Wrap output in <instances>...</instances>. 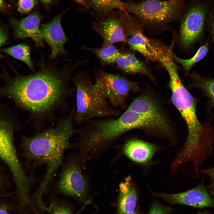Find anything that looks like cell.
Returning a JSON list of instances; mask_svg holds the SVG:
<instances>
[{
	"label": "cell",
	"mask_w": 214,
	"mask_h": 214,
	"mask_svg": "<svg viewBox=\"0 0 214 214\" xmlns=\"http://www.w3.org/2000/svg\"><path fill=\"white\" fill-rule=\"evenodd\" d=\"M0 51L24 62L32 71L34 69L30 56L29 47L25 44H20L11 47L4 48Z\"/></svg>",
	"instance_id": "7402d4cb"
},
{
	"label": "cell",
	"mask_w": 214,
	"mask_h": 214,
	"mask_svg": "<svg viewBox=\"0 0 214 214\" xmlns=\"http://www.w3.org/2000/svg\"><path fill=\"white\" fill-rule=\"evenodd\" d=\"M50 206L51 214H73L70 205L64 200L52 197Z\"/></svg>",
	"instance_id": "cb8c5ba5"
},
{
	"label": "cell",
	"mask_w": 214,
	"mask_h": 214,
	"mask_svg": "<svg viewBox=\"0 0 214 214\" xmlns=\"http://www.w3.org/2000/svg\"><path fill=\"white\" fill-rule=\"evenodd\" d=\"M94 84L97 91L112 106L125 111L129 93L139 90L136 82L100 70L96 72Z\"/></svg>",
	"instance_id": "52a82bcc"
},
{
	"label": "cell",
	"mask_w": 214,
	"mask_h": 214,
	"mask_svg": "<svg viewBox=\"0 0 214 214\" xmlns=\"http://www.w3.org/2000/svg\"><path fill=\"white\" fill-rule=\"evenodd\" d=\"M9 37V31L7 27L4 25L0 26V48L6 42Z\"/></svg>",
	"instance_id": "f1b7e54d"
},
{
	"label": "cell",
	"mask_w": 214,
	"mask_h": 214,
	"mask_svg": "<svg viewBox=\"0 0 214 214\" xmlns=\"http://www.w3.org/2000/svg\"><path fill=\"white\" fill-rule=\"evenodd\" d=\"M173 210V209L170 207L154 202L151 205L148 214H170Z\"/></svg>",
	"instance_id": "484cf974"
},
{
	"label": "cell",
	"mask_w": 214,
	"mask_h": 214,
	"mask_svg": "<svg viewBox=\"0 0 214 214\" xmlns=\"http://www.w3.org/2000/svg\"><path fill=\"white\" fill-rule=\"evenodd\" d=\"M89 121L84 128V141L91 145L109 141L134 129L155 131L159 125L158 121L154 118L127 109L116 119Z\"/></svg>",
	"instance_id": "277c9868"
},
{
	"label": "cell",
	"mask_w": 214,
	"mask_h": 214,
	"mask_svg": "<svg viewBox=\"0 0 214 214\" xmlns=\"http://www.w3.org/2000/svg\"><path fill=\"white\" fill-rule=\"evenodd\" d=\"M84 48L94 54L103 65L115 63L122 52L113 45L100 48L84 47Z\"/></svg>",
	"instance_id": "ffe728a7"
},
{
	"label": "cell",
	"mask_w": 214,
	"mask_h": 214,
	"mask_svg": "<svg viewBox=\"0 0 214 214\" xmlns=\"http://www.w3.org/2000/svg\"><path fill=\"white\" fill-rule=\"evenodd\" d=\"M120 193L118 202L119 214H125L134 211L137 200L136 191L128 177L119 186Z\"/></svg>",
	"instance_id": "ac0fdd59"
},
{
	"label": "cell",
	"mask_w": 214,
	"mask_h": 214,
	"mask_svg": "<svg viewBox=\"0 0 214 214\" xmlns=\"http://www.w3.org/2000/svg\"><path fill=\"white\" fill-rule=\"evenodd\" d=\"M184 0H144L125 3V11L133 14L143 27L158 28L178 18L183 10Z\"/></svg>",
	"instance_id": "8992f818"
},
{
	"label": "cell",
	"mask_w": 214,
	"mask_h": 214,
	"mask_svg": "<svg viewBox=\"0 0 214 214\" xmlns=\"http://www.w3.org/2000/svg\"><path fill=\"white\" fill-rule=\"evenodd\" d=\"M1 176L0 175V185H1Z\"/></svg>",
	"instance_id": "8d00e7d4"
},
{
	"label": "cell",
	"mask_w": 214,
	"mask_h": 214,
	"mask_svg": "<svg viewBox=\"0 0 214 214\" xmlns=\"http://www.w3.org/2000/svg\"><path fill=\"white\" fill-rule=\"evenodd\" d=\"M208 43H206L199 47L196 53L190 58L182 59L174 54L173 59L182 67L185 71V75H188L192 67L202 59L206 55L208 51Z\"/></svg>",
	"instance_id": "603a6c76"
},
{
	"label": "cell",
	"mask_w": 214,
	"mask_h": 214,
	"mask_svg": "<svg viewBox=\"0 0 214 214\" xmlns=\"http://www.w3.org/2000/svg\"><path fill=\"white\" fill-rule=\"evenodd\" d=\"M190 77L192 83L189 86L200 89L214 105V79L206 78L195 73Z\"/></svg>",
	"instance_id": "44dd1931"
},
{
	"label": "cell",
	"mask_w": 214,
	"mask_h": 214,
	"mask_svg": "<svg viewBox=\"0 0 214 214\" xmlns=\"http://www.w3.org/2000/svg\"><path fill=\"white\" fill-rule=\"evenodd\" d=\"M74 110L55 127L33 136L22 137L21 148L26 160L36 166H46L45 174L35 191L40 196H43L48 189L62 163L65 152L70 147V139L74 132Z\"/></svg>",
	"instance_id": "7a4b0ae2"
},
{
	"label": "cell",
	"mask_w": 214,
	"mask_h": 214,
	"mask_svg": "<svg viewBox=\"0 0 214 214\" xmlns=\"http://www.w3.org/2000/svg\"><path fill=\"white\" fill-rule=\"evenodd\" d=\"M211 10L209 12L207 19L212 39L214 43V12Z\"/></svg>",
	"instance_id": "83f0119b"
},
{
	"label": "cell",
	"mask_w": 214,
	"mask_h": 214,
	"mask_svg": "<svg viewBox=\"0 0 214 214\" xmlns=\"http://www.w3.org/2000/svg\"><path fill=\"white\" fill-rule=\"evenodd\" d=\"M117 67L129 74L144 75L153 80L151 69L144 60L139 59L133 53L122 52L115 63Z\"/></svg>",
	"instance_id": "e0dca14e"
},
{
	"label": "cell",
	"mask_w": 214,
	"mask_h": 214,
	"mask_svg": "<svg viewBox=\"0 0 214 214\" xmlns=\"http://www.w3.org/2000/svg\"><path fill=\"white\" fill-rule=\"evenodd\" d=\"M86 4L99 16L104 18L114 10H121L126 12L125 3L121 0H88ZM100 19V20H101Z\"/></svg>",
	"instance_id": "d6986e66"
},
{
	"label": "cell",
	"mask_w": 214,
	"mask_h": 214,
	"mask_svg": "<svg viewBox=\"0 0 214 214\" xmlns=\"http://www.w3.org/2000/svg\"><path fill=\"white\" fill-rule=\"evenodd\" d=\"M63 13L57 15L50 21L40 25V29L43 40L51 48V57L52 59H54L60 54L66 53L64 45L68 39L60 23Z\"/></svg>",
	"instance_id": "4fadbf2b"
},
{
	"label": "cell",
	"mask_w": 214,
	"mask_h": 214,
	"mask_svg": "<svg viewBox=\"0 0 214 214\" xmlns=\"http://www.w3.org/2000/svg\"><path fill=\"white\" fill-rule=\"evenodd\" d=\"M209 0H200L192 5L183 16L180 27V44L191 48L202 37L204 23L211 8Z\"/></svg>",
	"instance_id": "ba28073f"
},
{
	"label": "cell",
	"mask_w": 214,
	"mask_h": 214,
	"mask_svg": "<svg viewBox=\"0 0 214 214\" xmlns=\"http://www.w3.org/2000/svg\"><path fill=\"white\" fill-rule=\"evenodd\" d=\"M150 191L153 196L163 199L171 205L185 204L197 208L214 205V201L202 183L193 188L178 193H157Z\"/></svg>",
	"instance_id": "8fae6325"
},
{
	"label": "cell",
	"mask_w": 214,
	"mask_h": 214,
	"mask_svg": "<svg viewBox=\"0 0 214 214\" xmlns=\"http://www.w3.org/2000/svg\"><path fill=\"white\" fill-rule=\"evenodd\" d=\"M164 67L169 76L172 102L186 122L188 128L187 137L182 149L185 153L191 155L204 153L214 145L213 129L209 124H202L199 121L196 113L197 100L182 84L175 62H167Z\"/></svg>",
	"instance_id": "3957f363"
},
{
	"label": "cell",
	"mask_w": 214,
	"mask_h": 214,
	"mask_svg": "<svg viewBox=\"0 0 214 214\" xmlns=\"http://www.w3.org/2000/svg\"><path fill=\"white\" fill-rule=\"evenodd\" d=\"M125 214H141L137 210H134V211L127 213Z\"/></svg>",
	"instance_id": "1f68e13d"
},
{
	"label": "cell",
	"mask_w": 214,
	"mask_h": 214,
	"mask_svg": "<svg viewBox=\"0 0 214 214\" xmlns=\"http://www.w3.org/2000/svg\"><path fill=\"white\" fill-rule=\"evenodd\" d=\"M38 3L37 0H18V10L22 13H28Z\"/></svg>",
	"instance_id": "d4e9b609"
},
{
	"label": "cell",
	"mask_w": 214,
	"mask_h": 214,
	"mask_svg": "<svg viewBox=\"0 0 214 214\" xmlns=\"http://www.w3.org/2000/svg\"><path fill=\"white\" fill-rule=\"evenodd\" d=\"M210 193L214 197V192L210 191Z\"/></svg>",
	"instance_id": "e575fe53"
},
{
	"label": "cell",
	"mask_w": 214,
	"mask_h": 214,
	"mask_svg": "<svg viewBox=\"0 0 214 214\" xmlns=\"http://www.w3.org/2000/svg\"><path fill=\"white\" fill-rule=\"evenodd\" d=\"M3 56L0 53V59L3 57Z\"/></svg>",
	"instance_id": "d590c367"
},
{
	"label": "cell",
	"mask_w": 214,
	"mask_h": 214,
	"mask_svg": "<svg viewBox=\"0 0 214 214\" xmlns=\"http://www.w3.org/2000/svg\"><path fill=\"white\" fill-rule=\"evenodd\" d=\"M42 16L36 11L22 19H12L11 21L15 37L18 39L31 38L37 47L43 44L40 29V23Z\"/></svg>",
	"instance_id": "5bb4252c"
},
{
	"label": "cell",
	"mask_w": 214,
	"mask_h": 214,
	"mask_svg": "<svg viewBox=\"0 0 214 214\" xmlns=\"http://www.w3.org/2000/svg\"><path fill=\"white\" fill-rule=\"evenodd\" d=\"M158 150L152 143L138 139L128 141L124 148L125 153L132 160L140 163H147Z\"/></svg>",
	"instance_id": "9a60e30c"
},
{
	"label": "cell",
	"mask_w": 214,
	"mask_h": 214,
	"mask_svg": "<svg viewBox=\"0 0 214 214\" xmlns=\"http://www.w3.org/2000/svg\"><path fill=\"white\" fill-rule=\"evenodd\" d=\"M41 0L42 2L45 3H48L50 2L51 1V0Z\"/></svg>",
	"instance_id": "d6a6232c"
},
{
	"label": "cell",
	"mask_w": 214,
	"mask_h": 214,
	"mask_svg": "<svg viewBox=\"0 0 214 214\" xmlns=\"http://www.w3.org/2000/svg\"><path fill=\"white\" fill-rule=\"evenodd\" d=\"M70 69L45 66L37 72L6 80L0 98L7 97L33 114L42 115L54 109L67 91Z\"/></svg>",
	"instance_id": "6da1fadb"
},
{
	"label": "cell",
	"mask_w": 214,
	"mask_h": 214,
	"mask_svg": "<svg viewBox=\"0 0 214 214\" xmlns=\"http://www.w3.org/2000/svg\"><path fill=\"white\" fill-rule=\"evenodd\" d=\"M127 110L160 120H168L159 102L149 94H143L136 98Z\"/></svg>",
	"instance_id": "2e32d148"
},
{
	"label": "cell",
	"mask_w": 214,
	"mask_h": 214,
	"mask_svg": "<svg viewBox=\"0 0 214 214\" xmlns=\"http://www.w3.org/2000/svg\"><path fill=\"white\" fill-rule=\"evenodd\" d=\"M80 4L84 6L85 8L88 9H89L86 2L84 0H74Z\"/></svg>",
	"instance_id": "f546056e"
},
{
	"label": "cell",
	"mask_w": 214,
	"mask_h": 214,
	"mask_svg": "<svg viewBox=\"0 0 214 214\" xmlns=\"http://www.w3.org/2000/svg\"><path fill=\"white\" fill-rule=\"evenodd\" d=\"M143 31H139L128 38L126 43L132 50L154 62L160 63L173 57L174 39L171 45L167 46L159 40L147 37Z\"/></svg>",
	"instance_id": "30bf717a"
},
{
	"label": "cell",
	"mask_w": 214,
	"mask_h": 214,
	"mask_svg": "<svg viewBox=\"0 0 214 214\" xmlns=\"http://www.w3.org/2000/svg\"><path fill=\"white\" fill-rule=\"evenodd\" d=\"M3 4V2L2 0H0V7H1Z\"/></svg>",
	"instance_id": "836d02e7"
},
{
	"label": "cell",
	"mask_w": 214,
	"mask_h": 214,
	"mask_svg": "<svg viewBox=\"0 0 214 214\" xmlns=\"http://www.w3.org/2000/svg\"><path fill=\"white\" fill-rule=\"evenodd\" d=\"M92 27L102 38V48L117 43H126L128 37L122 25L119 10L117 12L114 11L103 19L93 22Z\"/></svg>",
	"instance_id": "7c38bea8"
},
{
	"label": "cell",
	"mask_w": 214,
	"mask_h": 214,
	"mask_svg": "<svg viewBox=\"0 0 214 214\" xmlns=\"http://www.w3.org/2000/svg\"><path fill=\"white\" fill-rule=\"evenodd\" d=\"M61 165L56 183V191L61 194L83 199L86 192L87 183L79 166L69 155Z\"/></svg>",
	"instance_id": "9c48e42d"
},
{
	"label": "cell",
	"mask_w": 214,
	"mask_h": 214,
	"mask_svg": "<svg viewBox=\"0 0 214 214\" xmlns=\"http://www.w3.org/2000/svg\"><path fill=\"white\" fill-rule=\"evenodd\" d=\"M207 176L210 179V183L209 185L210 191L214 192V167L204 169L199 171Z\"/></svg>",
	"instance_id": "4316f807"
},
{
	"label": "cell",
	"mask_w": 214,
	"mask_h": 214,
	"mask_svg": "<svg viewBox=\"0 0 214 214\" xmlns=\"http://www.w3.org/2000/svg\"><path fill=\"white\" fill-rule=\"evenodd\" d=\"M0 214H8L7 210L4 208H0Z\"/></svg>",
	"instance_id": "4dcf8cb0"
},
{
	"label": "cell",
	"mask_w": 214,
	"mask_h": 214,
	"mask_svg": "<svg viewBox=\"0 0 214 214\" xmlns=\"http://www.w3.org/2000/svg\"><path fill=\"white\" fill-rule=\"evenodd\" d=\"M73 80L76 90V108L73 114V122L80 124L95 118L118 117L122 114L120 111L109 106L86 72L77 74Z\"/></svg>",
	"instance_id": "5b68a950"
}]
</instances>
